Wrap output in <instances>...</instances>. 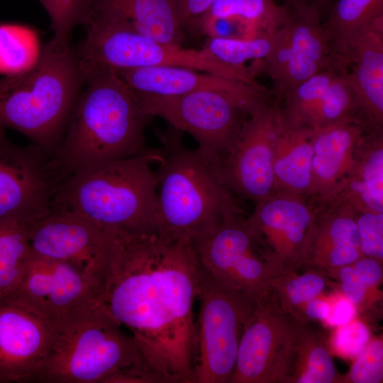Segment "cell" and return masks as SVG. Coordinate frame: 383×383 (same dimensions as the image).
I'll return each mask as SVG.
<instances>
[{
  "instance_id": "21",
  "label": "cell",
  "mask_w": 383,
  "mask_h": 383,
  "mask_svg": "<svg viewBox=\"0 0 383 383\" xmlns=\"http://www.w3.org/2000/svg\"><path fill=\"white\" fill-rule=\"evenodd\" d=\"M321 206L353 216L383 213V130L365 133L346 174Z\"/></svg>"
},
{
  "instance_id": "36",
  "label": "cell",
  "mask_w": 383,
  "mask_h": 383,
  "mask_svg": "<svg viewBox=\"0 0 383 383\" xmlns=\"http://www.w3.org/2000/svg\"><path fill=\"white\" fill-rule=\"evenodd\" d=\"M195 24L200 26L209 38L248 39L265 33L252 23L237 16L204 15Z\"/></svg>"
},
{
  "instance_id": "30",
  "label": "cell",
  "mask_w": 383,
  "mask_h": 383,
  "mask_svg": "<svg viewBox=\"0 0 383 383\" xmlns=\"http://www.w3.org/2000/svg\"><path fill=\"white\" fill-rule=\"evenodd\" d=\"M297 270L277 272L270 282V289L283 311L296 319L304 306L318 297L327 284V276L316 270L299 274Z\"/></svg>"
},
{
  "instance_id": "32",
  "label": "cell",
  "mask_w": 383,
  "mask_h": 383,
  "mask_svg": "<svg viewBox=\"0 0 383 383\" xmlns=\"http://www.w3.org/2000/svg\"><path fill=\"white\" fill-rule=\"evenodd\" d=\"M204 15L240 17L262 32L272 33L283 20L284 6L277 4L275 0H215Z\"/></svg>"
},
{
  "instance_id": "3",
  "label": "cell",
  "mask_w": 383,
  "mask_h": 383,
  "mask_svg": "<svg viewBox=\"0 0 383 383\" xmlns=\"http://www.w3.org/2000/svg\"><path fill=\"white\" fill-rule=\"evenodd\" d=\"M174 130L164 136L157 161L156 232L193 242L225 220L243 215V210L224 179L223 160L186 148Z\"/></svg>"
},
{
  "instance_id": "18",
  "label": "cell",
  "mask_w": 383,
  "mask_h": 383,
  "mask_svg": "<svg viewBox=\"0 0 383 383\" xmlns=\"http://www.w3.org/2000/svg\"><path fill=\"white\" fill-rule=\"evenodd\" d=\"M52 323L11 301H0V383L38 381L52 339Z\"/></svg>"
},
{
  "instance_id": "35",
  "label": "cell",
  "mask_w": 383,
  "mask_h": 383,
  "mask_svg": "<svg viewBox=\"0 0 383 383\" xmlns=\"http://www.w3.org/2000/svg\"><path fill=\"white\" fill-rule=\"evenodd\" d=\"M383 382V341L370 339L355 357L349 372L340 377V383H382Z\"/></svg>"
},
{
  "instance_id": "37",
  "label": "cell",
  "mask_w": 383,
  "mask_h": 383,
  "mask_svg": "<svg viewBox=\"0 0 383 383\" xmlns=\"http://www.w3.org/2000/svg\"><path fill=\"white\" fill-rule=\"evenodd\" d=\"M354 218L362 255L382 262L383 213H360Z\"/></svg>"
},
{
  "instance_id": "11",
  "label": "cell",
  "mask_w": 383,
  "mask_h": 383,
  "mask_svg": "<svg viewBox=\"0 0 383 383\" xmlns=\"http://www.w3.org/2000/svg\"><path fill=\"white\" fill-rule=\"evenodd\" d=\"M296 333L270 289L243 331L230 383H290Z\"/></svg>"
},
{
  "instance_id": "28",
  "label": "cell",
  "mask_w": 383,
  "mask_h": 383,
  "mask_svg": "<svg viewBox=\"0 0 383 383\" xmlns=\"http://www.w3.org/2000/svg\"><path fill=\"white\" fill-rule=\"evenodd\" d=\"M296 321L290 383H340L341 375L323 335L312 328L309 322Z\"/></svg>"
},
{
  "instance_id": "8",
  "label": "cell",
  "mask_w": 383,
  "mask_h": 383,
  "mask_svg": "<svg viewBox=\"0 0 383 383\" xmlns=\"http://www.w3.org/2000/svg\"><path fill=\"white\" fill-rule=\"evenodd\" d=\"M197 300L194 383H230L240 338L257 301L202 268Z\"/></svg>"
},
{
  "instance_id": "6",
  "label": "cell",
  "mask_w": 383,
  "mask_h": 383,
  "mask_svg": "<svg viewBox=\"0 0 383 383\" xmlns=\"http://www.w3.org/2000/svg\"><path fill=\"white\" fill-rule=\"evenodd\" d=\"M52 323L54 337L38 382L109 383L128 368L147 366L133 337L96 300Z\"/></svg>"
},
{
  "instance_id": "42",
  "label": "cell",
  "mask_w": 383,
  "mask_h": 383,
  "mask_svg": "<svg viewBox=\"0 0 383 383\" xmlns=\"http://www.w3.org/2000/svg\"><path fill=\"white\" fill-rule=\"evenodd\" d=\"M355 314V306L345 296L340 297L331 306L330 313L324 321L331 326H338L353 320Z\"/></svg>"
},
{
  "instance_id": "22",
  "label": "cell",
  "mask_w": 383,
  "mask_h": 383,
  "mask_svg": "<svg viewBox=\"0 0 383 383\" xmlns=\"http://www.w3.org/2000/svg\"><path fill=\"white\" fill-rule=\"evenodd\" d=\"M369 130L353 117L311 131V182L307 198L323 204L350 167L356 150Z\"/></svg>"
},
{
  "instance_id": "15",
  "label": "cell",
  "mask_w": 383,
  "mask_h": 383,
  "mask_svg": "<svg viewBox=\"0 0 383 383\" xmlns=\"http://www.w3.org/2000/svg\"><path fill=\"white\" fill-rule=\"evenodd\" d=\"M315 213L308 198L286 193L273 192L255 204L246 221L275 274L304 267Z\"/></svg>"
},
{
  "instance_id": "19",
  "label": "cell",
  "mask_w": 383,
  "mask_h": 383,
  "mask_svg": "<svg viewBox=\"0 0 383 383\" xmlns=\"http://www.w3.org/2000/svg\"><path fill=\"white\" fill-rule=\"evenodd\" d=\"M276 105L286 126L310 131L357 118L356 99L345 74L331 69L302 82Z\"/></svg>"
},
{
  "instance_id": "31",
  "label": "cell",
  "mask_w": 383,
  "mask_h": 383,
  "mask_svg": "<svg viewBox=\"0 0 383 383\" xmlns=\"http://www.w3.org/2000/svg\"><path fill=\"white\" fill-rule=\"evenodd\" d=\"M40 54L34 30L20 25H0V74L22 73L36 63Z\"/></svg>"
},
{
  "instance_id": "27",
  "label": "cell",
  "mask_w": 383,
  "mask_h": 383,
  "mask_svg": "<svg viewBox=\"0 0 383 383\" xmlns=\"http://www.w3.org/2000/svg\"><path fill=\"white\" fill-rule=\"evenodd\" d=\"M312 155L311 131L289 128L283 123L274 147L272 193L307 198L311 182Z\"/></svg>"
},
{
  "instance_id": "33",
  "label": "cell",
  "mask_w": 383,
  "mask_h": 383,
  "mask_svg": "<svg viewBox=\"0 0 383 383\" xmlns=\"http://www.w3.org/2000/svg\"><path fill=\"white\" fill-rule=\"evenodd\" d=\"M273 35L263 33L248 39L209 38L203 49L224 63L245 67L251 60H265L272 47Z\"/></svg>"
},
{
  "instance_id": "14",
  "label": "cell",
  "mask_w": 383,
  "mask_h": 383,
  "mask_svg": "<svg viewBox=\"0 0 383 383\" xmlns=\"http://www.w3.org/2000/svg\"><path fill=\"white\" fill-rule=\"evenodd\" d=\"M282 125L278 106L268 102L245 120L222 161L224 179L237 196L256 204L272 193L274 147Z\"/></svg>"
},
{
  "instance_id": "4",
  "label": "cell",
  "mask_w": 383,
  "mask_h": 383,
  "mask_svg": "<svg viewBox=\"0 0 383 383\" xmlns=\"http://www.w3.org/2000/svg\"><path fill=\"white\" fill-rule=\"evenodd\" d=\"M160 150L77 172L57 187L52 211L82 216L106 228L131 233L157 230V182L151 162Z\"/></svg>"
},
{
  "instance_id": "17",
  "label": "cell",
  "mask_w": 383,
  "mask_h": 383,
  "mask_svg": "<svg viewBox=\"0 0 383 383\" xmlns=\"http://www.w3.org/2000/svg\"><path fill=\"white\" fill-rule=\"evenodd\" d=\"M97 293V284L74 267L31 252L20 284L6 301L52 322L96 300Z\"/></svg>"
},
{
  "instance_id": "25",
  "label": "cell",
  "mask_w": 383,
  "mask_h": 383,
  "mask_svg": "<svg viewBox=\"0 0 383 383\" xmlns=\"http://www.w3.org/2000/svg\"><path fill=\"white\" fill-rule=\"evenodd\" d=\"M331 50V68L345 73L361 38L383 30V0H335L323 24Z\"/></svg>"
},
{
  "instance_id": "16",
  "label": "cell",
  "mask_w": 383,
  "mask_h": 383,
  "mask_svg": "<svg viewBox=\"0 0 383 383\" xmlns=\"http://www.w3.org/2000/svg\"><path fill=\"white\" fill-rule=\"evenodd\" d=\"M33 253L66 262L98 286L109 243V228L77 213L52 211L26 226Z\"/></svg>"
},
{
  "instance_id": "5",
  "label": "cell",
  "mask_w": 383,
  "mask_h": 383,
  "mask_svg": "<svg viewBox=\"0 0 383 383\" xmlns=\"http://www.w3.org/2000/svg\"><path fill=\"white\" fill-rule=\"evenodd\" d=\"M83 83L75 50L50 40L31 68L0 79V128L18 131L51 157Z\"/></svg>"
},
{
  "instance_id": "43",
  "label": "cell",
  "mask_w": 383,
  "mask_h": 383,
  "mask_svg": "<svg viewBox=\"0 0 383 383\" xmlns=\"http://www.w3.org/2000/svg\"><path fill=\"white\" fill-rule=\"evenodd\" d=\"M330 309L331 306L327 301L317 297L308 301L294 320L304 322L313 320L323 321L328 317Z\"/></svg>"
},
{
  "instance_id": "10",
  "label": "cell",
  "mask_w": 383,
  "mask_h": 383,
  "mask_svg": "<svg viewBox=\"0 0 383 383\" xmlns=\"http://www.w3.org/2000/svg\"><path fill=\"white\" fill-rule=\"evenodd\" d=\"M202 270L259 301L270 291L275 271L243 215L229 218L192 242Z\"/></svg>"
},
{
  "instance_id": "39",
  "label": "cell",
  "mask_w": 383,
  "mask_h": 383,
  "mask_svg": "<svg viewBox=\"0 0 383 383\" xmlns=\"http://www.w3.org/2000/svg\"><path fill=\"white\" fill-rule=\"evenodd\" d=\"M338 280L345 296L355 307L368 308L376 301H380L382 293H375L363 284L352 264L334 269L326 274Z\"/></svg>"
},
{
  "instance_id": "24",
  "label": "cell",
  "mask_w": 383,
  "mask_h": 383,
  "mask_svg": "<svg viewBox=\"0 0 383 383\" xmlns=\"http://www.w3.org/2000/svg\"><path fill=\"white\" fill-rule=\"evenodd\" d=\"M90 16L162 43L181 45L184 38L172 0H98Z\"/></svg>"
},
{
  "instance_id": "44",
  "label": "cell",
  "mask_w": 383,
  "mask_h": 383,
  "mask_svg": "<svg viewBox=\"0 0 383 383\" xmlns=\"http://www.w3.org/2000/svg\"><path fill=\"white\" fill-rule=\"evenodd\" d=\"M334 0H285V3L298 4L317 8L321 12L332 4Z\"/></svg>"
},
{
  "instance_id": "7",
  "label": "cell",
  "mask_w": 383,
  "mask_h": 383,
  "mask_svg": "<svg viewBox=\"0 0 383 383\" xmlns=\"http://www.w3.org/2000/svg\"><path fill=\"white\" fill-rule=\"evenodd\" d=\"M83 25L86 36L75 53L84 80L105 70L171 66L260 86L255 69L228 65L203 48L192 50L160 42L95 16Z\"/></svg>"
},
{
  "instance_id": "12",
  "label": "cell",
  "mask_w": 383,
  "mask_h": 383,
  "mask_svg": "<svg viewBox=\"0 0 383 383\" xmlns=\"http://www.w3.org/2000/svg\"><path fill=\"white\" fill-rule=\"evenodd\" d=\"M284 16L273 35L265 62L273 82L275 102L298 84L331 68V50L321 12L316 7L285 3Z\"/></svg>"
},
{
  "instance_id": "13",
  "label": "cell",
  "mask_w": 383,
  "mask_h": 383,
  "mask_svg": "<svg viewBox=\"0 0 383 383\" xmlns=\"http://www.w3.org/2000/svg\"><path fill=\"white\" fill-rule=\"evenodd\" d=\"M0 128V222L28 225L51 212L58 182L50 156L37 145H16Z\"/></svg>"
},
{
  "instance_id": "38",
  "label": "cell",
  "mask_w": 383,
  "mask_h": 383,
  "mask_svg": "<svg viewBox=\"0 0 383 383\" xmlns=\"http://www.w3.org/2000/svg\"><path fill=\"white\" fill-rule=\"evenodd\" d=\"M370 339L367 326L361 321L355 319L336 326L330 344L335 354L345 358L355 357Z\"/></svg>"
},
{
  "instance_id": "23",
  "label": "cell",
  "mask_w": 383,
  "mask_h": 383,
  "mask_svg": "<svg viewBox=\"0 0 383 383\" xmlns=\"http://www.w3.org/2000/svg\"><path fill=\"white\" fill-rule=\"evenodd\" d=\"M315 217L306 247L304 266L326 274L363 257L354 216L315 206Z\"/></svg>"
},
{
  "instance_id": "20",
  "label": "cell",
  "mask_w": 383,
  "mask_h": 383,
  "mask_svg": "<svg viewBox=\"0 0 383 383\" xmlns=\"http://www.w3.org/2000/svg\"><path fill=\"white\" fill-rule=\"evenodd\" d=\"M116 72L138 96H170L211 90L233 95L255 111L267 102V91L262 85L255 86L189 68L158 66Z\"/></svg>"
},
{
  "instance_id": "40",
  "label": "cell",
  "mask_w": 383,
  "mask_h": 383,
  "mask_svg": "<svg viewBox=\"0 0 383 383\" xmlns=\"http://www.w3.org/2000/svg\"><path fill=\"white\" fill-rule=\"evenodd\" d=\"M352 265L367 288L373 292L382 293L378 287L382 282V262L363 256Z\"/></svg>"
},
{
  "instance_id": "26",
  "label": "cell",
  "mask_w": 383,
  "mask_h": 383,
  "mask_svg": "<svg viewBox=\"0 0 383 383\" xmlns=\"http://www.w3.org/2000/svg\"><path fill=\"white\" fill-rule=\"evenodd\" d=\"M345 76L355 94L357 116L370 130L383 129V30H372L357 44ZM348 68V69H349Z\"/></svg>"
},
{
  "instance_id": "29",
  "label": "cell",
  "mask_w": 383,
  "mask_h": 383,
  "mask_svg": "<svg viewBox=\"0 0 383 383\" xmlns=\"http://www.w3.org/2000/svg\"><path fill=\"white\" fill-rule=\"evenodd\" d=\"M26 226L0 222V301L8 300L16 291L30 258Z\"/></svg>"
},
{
  "instance_id": "34",
  "label": "cell",
  "mask_w": 383,
  "mask_h": 383,
  "mask_svg": "<svg viewBox=\"0 0 383 383\" xmlns=\"http://www.w3.org/2000/svg\"><path fill=\"white\" fill-rule=\"evenodd\" d=\"M46 10L54 36L51 40L61 47H68L73 28L83 24L98 0H39Z\"/></svg>"
},
{
  "instance_id": "2",
  "label": "cell",
  "mask_w": 383,
  "mask_h": 383,
  "mask_svg": "<svg viewBox=\"0 0 383 383\" xmlns=\"http://www.w3.org/2000/svg\"><path fill=\"white\" fill-rule=\"evenodd\" d=\"M49 165L58 183L83 170L145 153V130L152 116L112 70L85 81Z\"/></svg>"
},
{
  "instance_id": "41",
  "label": "cell",
  "mask_w": 383,
  "mask_h": 383,
  "mask_svg": "<svg viewBox=\"0 0 383 383\" xmlns=\"http://www.w3.org/2000/svg\"><path fill=\"white\" fill-rule=\"evenodd\" d=\"M215 0H172L182 26L195 24Z\"/></svg>"
},
{
  "instance_id": "9",
  "label": "cell",
  "mask_w": 383,
  "mask_h": 383,
  "mask_svg": "<svg viewBox=\"0 0 383 383\" xmlns=\"http://www.w3.org/2000/svg\"><path fill=\"white\" fill-rule=\"evenodd\" d=\"M136 96L152 117L160 116L173 128L187 132L196 140L199 149L222 160L235 143L246 116L255 111L240 99L217 91Z\"/></svg>"
},
{
  "instance_id": "1",
  "label": "cell",
  "mask_w": 383,
  "mask_h": 383,
  "mask_svg": "<svg viewBox=\"0 0 383 383\" xmlns=\"http://www.w3.org/2000/svg\"><path fill=\"white\" fill-rule=\"evenodd\" d=\"M201 267L192 242L109 228L96 301L128 328L161 383H194Z\"/></svg>"
}]
</instances>
